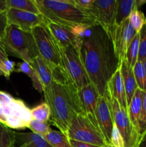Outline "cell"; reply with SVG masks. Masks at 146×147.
<instances>
[{
	"label": "cell",
	"instance_id": "obj_9",
	"mask_svg": "<svg viewBox=\"0 0 146 147\" xmlns=\"http://www.w3.org/2000/svg\"><path fill=\"white\" fill-rule=\"evenodd\" d=\"M104 96L110 102L113 121L123 136L125 147H137L142 136L130 121L127 111L122 108L115 98L107 94Z\"/></svg>",
	"mask_w": 146,
	"mask_h": 147
},
{
	"label": "cell",
	"instance_id": "obj_32",
	"mask_svg": "<svg viewBox=\"0 0 146 147\" xmlns=\"http://www.w3.org/2000/svg\"><path fill=\"white\" fill-rule=\"evenodd\" d=\"M92 25L87 24H77L72 27H68L70 31L78 39L87 37L91 34Z\"/></svg>",
	"mask_w": 146,
	"mask_h": 147
},
{
	"label": "cell",
	"instance_id": "obj_42",
	"mask_svg": "<svg viewBox=\"0 0 146 147\" xmlns=\"http://www.w3.org/2000/svg\"><path fill=\"white\" fill-rule=\"evenodd\" d=\"M104 147H115V146H112V145H110V144H107L105 146H104Z\"/></svg>",
	"mask_w": 146,
	"mask_h": 147
},
{
	"label": "cell",
	"instance_id": "obj_39",
	"mask_svg": "<svg viewBox=\"0 0 146 147\" xmlns=\"http://www.w3.org/2000/svg\"><path fill=\"white\" fill-rule=\"evenodd\" d=\"M8 9L7 0H0V13L5 12Z\"/></svg>",
	"mask_w": 146,
	"mask_h": 147
},
{
	"label": "cell",
	"instance_id": "obj_1",
	"mask_svg": "<svg viewBox=\"0 0 146 147\" xmlns=\"http://www.w3.org/2000/svg\"><path fill=\"white\" fill-rule=\"evenodd\" d=\"M74 46L90 82L100 96H104L107 83L120 64L110 32L102 26L94 24L92 25L91 34L78 39Z\"/></svg>",
	"mask_w": 146,
	"mask_h": 147
},
{
	"label": "cell",
	"instance_id": "obj_5",
	"mask_svg": "<svg viewBox=\"0 0 146 147\" xmlns=\"http://www.w3.org/2000/svg\"><path fill=\"white\" fill-rule=\"evenodd\" d=\"M31 120V109L23 100L0 90V123L10 129L22 130Z\"/></svg>",
	"mask_w": 146,
	"mask_h": 147
},
{
	"label": "cell",
	"instance_id": "obj_37",
	"mask_svg": "<svg viewBox=\"0 0 146 147\" xmlns=\"http://www.w3.org/2000/svg\"><path fill=\"white\" fill-rule=\"evenodd\" d=\"M8 20H7V11L0 13V41L1 42L4 35L6 30L8 27Z\"/></svg>",
	"mask_w": 146,
	"mask_h": 147
},
{
	"label": "cell",
	"instance_id": "obj_3",
	"mask_svg": "<svg viewBox=\"0 0 146 147\" xmlns=\"http://www.w3.org/2000/svg\"><path fill=\"white\" fill-rule=\"evenodd\" d=\"M40 13L49 22L72 27L77 24H95L87 12L79 8L74 0H34Z\"/></svg>",
	"mask_w": 146,
	"mask_h": 147
},
{
	"label": "cell",
	"instance_id": "obj_2",
	"mask_svg": "<svg viewBox=\"0 0 146 147\" xmlns=\"http://www.w3.org/2000/svg\"><path fill=\"white\" fill-rule=\"evenodd\" d=\"M43 94L51 111L50 122L67 136L72 121L84 113L78 90L72 83L52 82L43 88Z\"/></svg>",
	"mask_w": 146,
	"mask_h": 147
},
{
	"label": "cell",
	"instance_id": "obj_4",
	"mask_svg": "<svg viewBox=\"0 0 146 147\" xmlns=\"http://www.w3.org/2000/svg\"><path fill=\"white\" fill-rule=\"evenodd\" d=\"M8 55L31 63L40 56L31 32H24L14 25H8L1 40Z\"/></svg>",
	"mask_w": 146,
	"mask_h": 147
},
{
	"label": "cell",
	"instance_id": "obj_41",
	"mask_svg": "<svg viewBox=\"0 0 146 147\" xmlns=\"http://www.w3.org/2000/svg\"><path fill=\"white\" fill-rule=\"evenodd\" d=\"M143 66H144V69H145V77H146V58L143 61Z\"/></svg>",
	"mask_w": 146,
	"mask_h": 147
},
{
	"label": "cell",
	"instance_id": "obj_29",
	"mask_svg": "<svg viewBox=\"0 0 146 147\" xmlns=\"http://www.w3.org/2000/svg\"><path fill=\"white\" fill-rule=\"evenodd\" d=\"M133 73L138 88L146 92V77L143 62L137 60L133 67Z\"/></svg>",
	"mask_w": 146,
	"mask_h": 147
},
{
	"label": "cell",
	"instance_id": "obj_26",
	"mask_svg": "<svg viewBox=\"0 0 146 147\" xmlns=\"http://www.w3.org/2000/svg\"><path fill=\"white\" fill-rule=\"evenodd\" d=\"M139 45H140V34L138 32L130 43L125 55V59L127 63L133 68L138 60Z\"/></svg>",
	"mask_w": 146,
	"mask_h": 147
},
{
	"label": "cell",
	"instance_id": "obj_27",
	"mask_svg": "<svg viewBox=\"0 0 146 147\" xmlns=\"http://www.w3.org/2000/svg\"><path fill=\"white\" fill-rule=\"evenodd\" d=\"M0 147H15V131L0 123Z\"/></svg>",
	"mask_w": 146,
	"mask_h": 147
},
{
	"label": "cell",
	"instance_id": "obj_12",
	"mask_svg": "<svg viewBox=\"0 0 146 147\" xmlns=\"http://www.w3.org/2000/svg\"><path fill=\"white\" fill-rule=\"evenodd\" d=\"M7 15L9 25H14L28 32H31L34 27L44 23V18L41 14H37L9 8L7 9Z\"/></svg>",
	"mask_w": 146,
	"mask_h": 147
},
{
	"label": "cell",
	"instance_id": "obj_43",
	"mask_svg": "<svg viewBox=\"0 0 146 147\" xmlns=\"http://www.w3.org/2000/svg\"><path fill=\"white\" fill-rule=\"evenodd\" d=\"M0 42H1V41H0Z\"/></svg>",
	"mask_w": 146,
	"mask_h": 147
},
{
	"label": "cell",
	"instance_id": "obj_22",
	"mask_svg": "<svg viewBox=\"0 0 146 147\" xmlns=\"http://www.w3.org/2000/svg\"><path fill=\"white\" fill-rule=\"evenodd\" d=\"M14 71L17 73H23L29 76L32 81L33 87L40 93H43L42 85L40 83L35 70H34L30 63L23 61L21 63H18L16 65Z\"/></svg>",
	"mask_w": 146,
	"mask_h": 147
},
{
	"label": "cell",
	"instance_id": "obj_36",
	"mask_svg": "<svg viewBox=\"0 0 146 147\" xmlns=\"http://www.w3.org/2000/svg\"><path fill=\"white\" fill-rule=\"evenodd\" d=\"M94 1L95 0H74L76 5L87 13L92 9Z\"/></svg>",
	"mask_w": 146,
	"mask_h": 147
},
{
	"label": "cell",
	"instance_id": "obj_24",
	"mask_svg": "<svg viewBox=\"0 0 146 147\" xmlns=\"http://www.w3.org/2000/svg\"><path fill=\"white\" fill-rule=\"evenodd\" d=\"M7 3L8 9L12 8L34 14H40L34 0H7Z\"/></svg>",
	"mask_w": 146,
	"mask_h": 147
},
{
	"label": "cell",
	"instance_id": "obj_15",
	"mask_svg": "<svg viewBox=\"0 0 146 147\" xmlns=\"http://www.w3.org/2000/svg\"><path fill=\"white\" fill-rule=\"evenodd\" d=\"M105 94L110 95L118 101L122 108L127 111V98L120 69L114 73L107 85Z\"/></svg>",
	"mask_w": 146,
	"mask_h": 147
},
{
	"label": "cell",
	"instance_id": "obj_33",
	"mask_svg": "<svg viewBox=\"0 0 146 147\" xmlns=\"http://www.w3.org/2000/svg\"><path fill=\"white\" fill-rule=\"evenodd\" d=\"M140 34V45H139L138 60L143 62L146 58V22L143 26Z\"/></svg>",
	"mask_w": 146,
	"mask_h": 147
},
{
	"label": "cell",
	"instance_id": "obj_10",
	"mask_svg": "<svg viewBox=\"0 0 146 147\" xmlns=\"http://www.w3.org/2000/svg\"><path fill=\"white\" fill-rule=\"evenodd\" d=\"M116 1V0H95L92 9L87 12L95 24L102 26L110 33L115 26Z\"/></svg>",
	"mask_w": 146,
	"mask_h": 147
},
{
	"label": "cell",
	"instance_id": "obj_13",
	"mask_svg": "<svg viewBox=\"0 0 146 147\" xmlns=\"http://www.w3.org/2000/svg\"><path fill=\"white\" fill-rule=\"evenodd\" d=\"M95 116L98 127L104 140L107 144H110L114 121L110 102L106 96H99L95 109Z\"/></svg>",
	"mask_w": 146,
	"mask_h": 147
},
{
	"label": "cell",
	"instance_id": "obj_30",
	"mask_svg": "<svg viewBox=\"0 0 146 147\" xmlns=\"http://www.w3.org/2000/svg\"><path fill=\"white\" fill-rule=\"evenodd\" d=\"M128 20L137 33L140 31L143 26L146 22L145 16L139 9H136L132 11L130 15L129 16Z\"/></svg>",
	"mask_w": 146,
	"mask_h": 147
},
{
	"label": "cell",
	"instance_id": "obj_18",
	"mask_svg": "<svg viewBox=\"0 0 146 147\" xmlns=\"http://www.w3.org/2000/svg\"><path fill=\"white\" fill-rule=\"evenodd\" d=\"M115 25H120L128 19L133 10L146 4V0H116Z\"/></svg>",
	"mask_w": 146,
	"mask_h": 147
},
{
	"label": "cell",
	"instance_id": "obj_38",
	"mask_svg": "<svg viewBox=\"0 0 146 147\" xmlns=\"http://www.w3.org/2000/svg\"><path fill=\"white\" fill-rule=\"evenodd\" d=\"M71 147H101L96 146V145L84 143V142H80L78 141L72 140V139H69Z\"/></svg>",
	"mask_w": 146,
	"mask_h": 147
},
{
	"label": "cell",
	"instance_id": "obj_28",
	"mask_svg": "<svg viewBox=\"0 0 146 147\" xmlns=\"http://www.w3.org/2000/svg\"><path fill=\"white\" fill-rule=\"evenodd\" d=\"M32 119L43 122H49L51 116V111L48 104L46 102L31 109Z\"/></svg>",
	"mask_w": 146,
	"mask_h": 147
},
{
	"label": "cell",
	"instance_id": "obj_8",
	"mask_svg": "<svg viewBox=\"0 0 146 147\" xmlns=\"http://www.w3.org/2000/svg\"><path fill=\"white\" fill-rule=\"evenodd\" d=\"M31 34L40 57L52 65H61V47L45 22L34 27Z\"/></svg>",
	"mask_w": 146,
	"mask_h": 147
},
{
	"label": "cell",
	"instance_id": "obj_11",
	"mask_svg": "<svg viewBox=\"0 0 146 147\" xmlns=\"http://www.w3.org/2000/svg\"><path fill=\"white\" fill-rule=\"evenodd\" d=\"M114 45L115 51L119 60L125 58L126 53L130 43L137 34L128 19L120 25H115L110 33Z\"/></svg>",
	"mask_w": 146,
	"mask_h": 147
},
{
	"label": "cell",
	"instance_id": "obj_25",
	"mask_svg": "<svg viewBox=\"0 0 146 147\" xmlns=\"http://www.w3.org/2000/svg\"><path fill=\"white\" fill-rule=\"evenodd\" d=\"M44 138L52 147H71L69 139L60 131L52 129Z\"/></svg>",
	"mask_w": 146,
	"mask_h": 147
},
{
	"label": "cell",
	"instance_id": "obj_40",
	"mask_svg": "<svg viewBox=\"0 0 146 147\" xmlns=\"http://www.w3.org/2000/svg\"><path fill=\"white\" fill-rule=\"evenodd\" d=\"M137 147H146V132L143 135Z\"/></svg>",
	"mask_w": 146,
	"mask_h": 147
},
{
	"label": "cell",
	"instance_id": "obj_35",
	"mask_svg": "<svg viewBox=\"0 0 146 147\" xmlns=\"http://www.w3.org/2000/svg\"><path fill=\"white\" fill-rule=\"evenodd\" d=\"M139 132L141 136H143L146 132V92L143 99V107L139 119Z\"/></svg>",
	"mask_w": 146,
	"mask_h": 147
},
{
	"label": "cell",
	"instance_id": "obj_34",
	"mask_svg": "<svg viewBox=\"0 0 146 147\" xmlns=\"http://www.w3.org/2000/svg\"><path fill=\"white\" fill-rule=\"evenodd\" d=\"M110 145L115 147H125V142L123 136L115 123L113 124V131L110 138Z\"/></svg>",
	"mask_w": 146,
	"mask_h": 147
},
{
	"label": "cell",
	"instance_id": "obj_6",
	"mask_svg": "<svg viewBox=\"0 0 146 147\" xmlns=\"http://www.w3.org/2000/svg\"><path fill=\"white\" fill-rule=\"evenodd\" d=\"M69 139L104 147L107 144L100 129L84 115L79 114L72 121L67 130Z\"/></svg>",
	"mask_w": 146,
	"mask_h": 147
},
{
	"label": "cell",
	"instance_id": "obj_16",
	"mask_svg": "<svg viewBox=\"0 0 146 147\" xmlns=\"http://www.w3.org/2000/svg\"><path fill=\"white\" fill-rule=\"evenodd\" d=\"M44 22L61 48L68 47L70 45H75L78 38L70 31L68 27L49 22L45 20Z\"/></svg>",
	"mask_w": 146,
	"mask_h": 147
},
{
	"label": "cell",
	"instance_id": "obj_21",
	"mask_svg": "<svg viewBox=\"0 0 146 147\" xmlns=\"http://www.w3.org/2000/svg\"><path fill=\"white\" fill-rule=\"evenodd\" d=\"M145 91L140 90L137 88L135 92V94L132 98L131 102L127 106V113L130 121L133 124L137 131L139 132V119H140V113H141L142 107H143V99H144Z\"/></svg>",
	"mask_w": 146,
	"mask_h": 147
},
{
	"label": "cell",
	"instance_id": "obj_19",
	"mask_svg": "<svg viewBox=\"0 0 146 147\" xmlns=\"http://www.w3.org/2000/svg\"><path fill=\"white\" fill-rule=\"evenodd\" d=\"M30 64L35 70L43 88L52 83V67L54 65L46 62L40 56L36 57Z\"/></svg>",
	"mask_w": 146,
	"mask_h": 147
},
{
	"label": "cell",
	"instance_id": "obj_23",
	"mask_svg": "<svg viewBox=\"0 0 146 147\" xmlns=\"http://www.w3.org/2000/svg\"><path fill=\"white\" fill-rule=\"evenodd\" d=\"M15 63L9 59L8 54L2 42H0V76L9 79L11 73L15 70Z\"/></svg>",
	"mask_w": 146,
	"mask_h": 147
},
{
	"label": "cell",
	"instance_id": "obj_31",
	"mask_svg": "<svg viewBox=\"0 0 146 147\" xmlns=\"http://www.w3.org/2000/svg\"><path fill=\"white\" fill-rule=\"evenodd\" d=\"M28 129H29L33 133L40 135L43 137L52 130L48 122L40 121L35 119H32L30 121Z\"/></svg>",
	"mask_w": 146,
	"mask_h": 147
},
{
	"label": "cell",
	"instance_id": "obj_7",
	"mask_svg": "<svg viewBox=\"0 0 146 147\" xmlns=\"http://www.w3.org/2000/svg\"><path fill=\"white\" fill-rule=\"evenodd\" d=\"M61 66L77 90L91 83L74 45L61 48Z\"/></svg>",
	"mask_w": 146,
	"mask_h": 147
},
{
	"label": "cell",
	"instance_id": "obj_14",
	"mask_svg": "<svg viewBox=\"0 0 146 147\" xmlns=\"http://www.w3.org/2000/svg\"><path fill=\"white\" fill-rule=\"evenodd\" d=\"M78 96L84 115L92 122L94 126L99 128L96 120L95 109L100 94L95 86L92 83L84 86L78 90Z\"/></svg>",
	"mask_w": 146,
	"mask_h": 147
},
{
	"label": "cell",
	"instance_id": "obj_17",
	"mask_svg": "<svg viewBox=\"0 0 146 147\" xmlns=\"http://www.w3.org/2000/svg\"><path fill=\"white\" fill-rule=\"evenodd\" d=\"M119 69L121 73L122 78H123V82L124 84L125 90L126 98H127V106H128L134 96L135 92L138 87H137L135 78L133 68L129 65L125 58L120 61Z\"/></svg>",
	"mask_w": 146,
	"mask_h": 147
},
{
	"label": "cell",
	"instance_id": "obj_20",
	"mask_svg": "<svg viewBox=\"0 0 146 147\" xmlns=\"http://www.w3.org/2000/svg\"><path fill=\"white\" fill-rule=\"evenodd\" d=\"M15 147H52L43 136L33 132H15Z\"/></svg>",
	"mask_w": 146,
	"mask_h": 147
}]
</instances>
